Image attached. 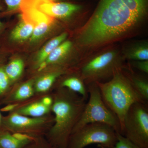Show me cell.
I'll list each match as a JSON object with an SVG mask.
<instances>
[{
  "label": "cell",
  "mask_w": 148,
  "mask_h": 148,
  "mask_svg": "<svg viewBox=\"0 0 148 148\" xmlns=\"http://www.w3.org/2000/svg\"><path fill=\"white\" fill-rule=\"evenodd\" d=\"M148 0H101L79 36L83 48L113 41L135 29L147 12Z\"/></svg>",
  "instance_id": "1"
},
{
  "label": "cell",
  "mask_w": 148,
  "mask_h": 148,
  "mask_svg": "<svg viewBox=\"0 0 148 148\" xmlns=\"http://www.w3.org/2000/svg\"><path fill=\"white\" fill-rule=\"evenodd\" d=\"M51 109L54 114L53 125L47 140L56 148H67L73 129L82 114L86 100L66 88L56 92Z\"/></svg>",
  "instance_id": "2"
},
{
  "label": "cell",
  "mask_w": 148,
  "mask_h": 148,
  "mask_svg": "<svg viewBox=\"0 0 148 148\" xmlns=\"http://www.w3.org/2000/svg\"><path fill=\"white\" fill-rule=\"evenodd\" d=\"M103 101L119 121L121 135L125 116L130 108L135 103H147L132 85L123 69H118L107 82L96 83Z\"/></svg>",
  "instance_id": "3"
},
{
  "label": "cell",
  "mask_w": 148,
  "mask_h": 148,
  "mask_svg": "<svg viewBox=\"0 0 148 148\" xmlns=\"http://www.w3.org/2000/svg\"><path fill=\"white\" fill-rule=\"evenodd\" d=\"M87 89L88 98L72 133L86 125L98 123L108 125L112 127L116 133L121 134L119 121L104 103L96 83L88 85Z\"/></svg>",
  "instance_id": "4"
},
{
  "label": "cell",
  "mask_w": 148,
  "mask_h": 148,
  "mask_svg": "<svg viewBox=\"0 0 148 148\" xmlns=\"http://www.w3.org/2000/svg\"><path fill=\"white\" fill-rule=\"evenodd\" d=\"M123 60L118 51H108L83 63L79 73L87 85L101 82L111 78L118 69H123Z\"/></svg>",
  "instance_id": "5"
},
{
  "label": "cell",
  "mask_w": 148,
  "mask_h": 148,
  "mask_svg": "<svg viewBox=\"0 0 148 148\" xmlns=\"http://www.w3.org/2000/svg\"><path fill=\"white\" fill-rule=\"evenodd\" d=\"M117 141L116 132L112 127L94 123L86 125L72 133L67 148H84L94 144L114 148Z\"/></svg>",
  "instance_id": "6"
},
{
  "label": "cell",
  "mask_w": 148,
  "mask_h": 148,
  "mask_svg": "<svg viewBox=\"0 0 148 148\" xmlns=\"http://www.w3.org/2000/svg\"><path fill=\"white\" fill-rule=\"evenodd\" d=\"M123 135L142 148H148L147 103H135L127 111L123 121Z\"/></svg>",
  "instance_id": "7"
},
{
  "label": "cell",
  "mask_w": 148,
  "mask_h": 148,
  "mask_svg": "<svg viewBox=\"0 0 148 148\" xmlns=\"http://www.w3.org/2000/svg\"><path fill=\"white\" fill-rule=\"evenodd\" d=\"M40 0H22L20 7L21 16L34 26L32 38L40 40L49 31L54 18L50 17L38 8Z\"/></svg>",
  "instance_id": "8"
},
{
  "label": "cell",
  "mask_w": 148,
  "mask_h": 148,
  "mask_svg": "<svg viewBox=\"0 0 148 148\" xmlns=\"http://www.w3.org/2000/svg\"><path fill=\"white\" fill-rule=\"evenodd\" d=\"M46 120L41 117L33 118L14 112L8 116L3 117L1 127L13 133H24L32 136H41L42 129Z\"/></svg>",
  "instance_id": "9"
},
{
  "label": "cell",
  "mask_w": 148,
  "mask_h": 148,
  "mask_svg": "<svg viewBox=\"0 0 148 148\" xmlns=\"http://www.w3.org/2000/svg\"><path fill=\"white\" fill-rule=\"evenodd\" d=\"M38 8L47 15L53 18L65 19L78 12L81 6L71 3L56 2L49 0H40Z\"/></svg>",
  "instance_id": "10"
},
{
  "label": "cell",
  "mask_w": 148,
  "mask_h": 148,
  "mask_svg": "<svg viewBox=\"0 0 148 148\" xmlns=\"http://www.w3.org/2000/svg\"><path fill=\"white\" fill-rule=\"evenodd\" d=\"M72 46V43L70 41L62 42L49 54L45 61L40 64L39 70L41 71L48 65L61 63L71 51Z\"/></svg>",
  "instance_id": "11"
},
{
  "label": "cell",
  "mask_w": 148,
  "mask_h": 148,
  "mask_svg": "<svg viewBox=\"0 0 148 148\" xmlns=\"http://www.w3.org/2000/svg\"><path fill=\"white\" fill-rule=\"evenodd\" d=\"M59 88H67L79 94L87 101L88 97L87 87L79 73L77 75L65 78L61 82Z\"/></svg>",
  "instance_id": "12"
},
{
  "label": "cell",
  "mask_w": 148,
  "mask_h": 148,
  "mask_svg": "<svg viewBox=\"0 0 148 148\" xmlns=\"http://www.w3.org/2000/svg\"><path fill=\"white\" fill-rule=\"evenodd\" d=\"M123 58L133 61H148V44L146 41L132 44L123 50Z\"/></svg>",
  "instance_id": "13"
},
{
  "label": "cell",
  "mask_w": 148,
  "mask_h": 148,
  "mask_svg": "<svg viewBox=\"0 0 148 148\" xmlns=\"http://www.w3.org/2000/svg\"><path fill=\"white\" fill-rule=\"evenodd\" d=\"M20 21L10 35L11 39L14 41L22 42L30 38L33 34L34 26L21 16Z\"/></svg>",
  "instance_id": "14"
},
{
  "label": "cell",
  "mask_w": 148,
  "mask_h": 148,
  "mask_svg": "<svg viewBox=\"0 0 148 148\" xmlns=\"http://www.w3.org/2000/svg\"><path fill=\"white\" fill-rule=\"evenodd\" d=\"M51 107L45 106L40 101L23 106L18 108L15 112L30 117L39 118L48 113Z\"/></svg>",
  "instance_id": "15"
},
{
  "label": "cell",
  "mask_w": 148,
  "mask_h": 148,
  "mask_svg": "<svg viewBox=\"0 0 148 148\" xmlns=\"http://www.w3.org/2000/svg\"><path fill=\"white\" fill-rule=\"evenodd\" d=\"M32 140H18L11 132L0 127V148H24Z\"/></svg>",
  "instance_id": "16"
},
{
  "label": "cell",
  "mask_w": 148,
  "mask_h": 148,
  "mask_svg": "<svg viewBox=\"0 0 148 148\" xmlns=\"http://www.w3.org/2000/svg\"><path fill=\"white\" fill-rule=\"evenodd\" d=\"M67 36V33L65 32L62 33L47 43L38 53L37 61L38 66L45 61L48 56L56 48L65 41Z\"/></svg>",
  "instance_id": "17"
},
{
  "label": "cell",
  "mask_w": 148,
  "mask_h": 148,
  "mask_svg": "<svg viewBox=\"0 0 148 148\" xmlns=\"http://www.w3.org/2000/svg\"><path fill=\"white\" fill-rule=\"evenodd\" d=\"M63 73L64 72L62 70H58L41 77L35 83V90L38 92H44L47 91Z\"/></svg>",
  "instance_id": "18"
},
{
  "label": "cell",
  "mask_w": 148,
  "mask_h": 148,
  "mask_svg": "<svg viewBox=\"0 0 148 148\" xmlns=\"http://www.w3.org/2000/svg\"><path fill=\"white\" fill-rule=\"evenodd\" d=\"M131 83L143 99L147 103L148 100V82L142 77L133 74L125 73Z\"/></svg>",
  "instance_id": "19"
},
{
  "label": "cell",
  "mask_w": 148,
  "mask_h": 148,
  "mask_svg": "<svg viewBox=\"0 0 148 148\" xmlns=\"http://www.w3.org/2000/svg\"><path fill=\"white\" fill-rule=\"evenodd\" d=\"M24 68V62L19 58L12 60L4 67L10 82L18 79L23 73Z\"/></svg>",
  "instance_id": "20"
},
{
  "label": "cell",
  "mask_w": 148,
  "mask_h": 148,
  "mask_svg": "<svg viewBox=\"0 0 148 148\" xmlns=\"http://www.w3.org/2000/svg\"><path fill=\"white\" fill-rule=\"evenodd\" d=\"M34 93L33 82L23 84L17 88L11 96V100L16 101H23L33 96Z\"/></svg>",
  "instance_id": "21"
},
{
  "label": "cell",
  "mask_w": 148,
  "mask_h": 148,
  "mask_svg": "<svg viewBox=\"0 0 148 148\" xmlns=\"http://www.w3.org/2000/svg\"><path fill=\"white\" fill-rule=\"evenodd\" d=\"M24 148H56L48 142L47 139L40 136L34 137L33 140Z\"/></svg>",
  "instance_id": "22"
},
{
  "label": "cell",
  "mask_w": 148,
  "mask_h": 148,
  "mask_svg": "<svg viewBox=\"0 0 148 148\" xmlns=\"http://www.w3.org/2000/svg\"><path fill=\"white\" fill-rule=\"evenodd\" d=\"M117 141L114 148H142L133 144L120 133H116Z\"/></svg>",
  "instance_id": "23"
},
{
  "label": "cell",
  "mask_w": 148,
  "mask_h": 148,
  "mask_svg": "<svg viewBox=\"0 0 148 148\" xmlns=\"http://www.w3.org/2000/svg\"><path fill=\"white\" fill-rule=\"evenodd\" d=\"M10 82V81L6 74L4 67H0V96L4 95L6 92Z\"/></svg>",
  "instance_id": "24"
},
{
  "label": "cell",
  "mask_w": 148,
  "mask_h": 148,
  "mask_svg": "<svg viewBox=\"0 0 148 148\" xmlns=\"http://www.w3.org/2000/svg\"><path fill=\"white\" fill-rule=\"evenodd\" d=\"M7 6L6 13H13L20 10L22 0H3Z\"/></svg>",
  "instance_id": "25"
},
{
  "label": "cell",
  "mask_w": 148,
  "mask_h": 148,
  "mask_svg": "<svg viewBox=\"0 0 148 148\" xmlns=\"http://www.w3.org/2000/svg\"><path fill=\"white\" fill-rule=\"evenodd\" d=\"M132 66L140 71L146 74L148 73V61H133Z\"/></svg>",
  "instance_id": "26"
},
{
  "label": "cell",
  "mask_w": 148,
  "mask_h": 148,
  "mask_svg": "<svg viewBox=\"0 0 148 148\" xmlns=\"http://www.w3.org/2000/svg\"><path fill=\"white\" fill-rule=\"evenodd\" d=\"M17 106L18 105L16 104H9L1 109L0 111L1 112H10V111H13L14 109L16 108Z\"/></svg>",
  "instance_id": "27"
},
{
  "label": "cell",
  "mask_w": 148,
  "mask_h": 148,
  "mask_svg": "<svg viewBox=\"0 0 148 148\" xmlns=\"http://www.w3.org/2000/svg\"><path fill=\"white\" fill-rule=\"evenodd\" d=\"M41 102L45 106L51 108L53 103V99L50 97H45L41 100Z\"/></svg>",
  "instance_id": "28"
},
{
  "label": "cell",
  "mask_w": 148,
  "mask_h": 148,
  "mask_svg": "<svg viewBox=\"0 0 148 148\" xmlns=\"http://www.w3.org/2000/svg\"><path fill=\"white\" fill-rule=\"evenodd\" d=\"M98 148H113L111 147H108V146L103 145H98Z\"/></svg>",
  "instance_id": "29"
},
{
  "label": "cell",
  "mask_w": 148,
  "mask_h": 148,
  "mask_svg": "<svg viewBox=\"0 0 148 148\" xmlns=\"http://www.w3.org/2000/svg\"><path fill=\"white\" fill-rule=\"evenodd\" d=\"M1 5H0V10H1ZM3 27V26L2 23L0 21V32H1L2 29Z\"/></svg>",
  "instance_id": "30"
},
{
  "label": "cell",
  "mask_w": 148,
  "mask_h": 148,
  "mask_svg": "<svg viewBox=\"0 0 148 148\" xmlns=\"http://www.w3.org/2000/svg\"><path fill=\"white\" fill-rule=\"evenodd\" d=\"M3 116H2L1 114V111H0V127L1 125L2 121Z\"/></svg>",
  "instance_id": "31"
},
{
  "label": "cell",
  "mask_w": 148,
  "mask_h": 148,
  "mask_svg": "<svg viewBox=\"0 0 148 148\" xmlns=\"http://www.w3.org/2000/svg\"><path fill=\"white\" fill-rule=\"evenodd\" d=\"M49 1H51L55 2L57 1H62V0H49Z\"/></svg>",
  "instance_id": "32"
}]
</instances>
